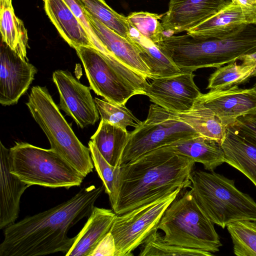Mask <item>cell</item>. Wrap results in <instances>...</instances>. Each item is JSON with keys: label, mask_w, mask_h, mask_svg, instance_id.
I'll list each match as a JSON object with an SVG mask.
<instances>
[{"label": "cell", "mask_w": 256, "mask_h": 256, "mask_svg": "<svg viewBox=\"0 0 256 256\" xmlns=\"http://www.w3.org/2000/svg\"><path fill=\"white\" fill-rule=\"evenodd\" d=\"M104 189V184L84 188L68 200L8 226L0 244V256L67 253L76 240V236L68 237V230L82 218L90 216Z\"/></svg>", "instance_id": "obj_1"}, {"label": "cell", "mask_w": 256, "mask_h": 256, "mask_svg": "<svg viewBox=\"0 0 256 256\" xmlns=\"http://www.w3.org/2000/svg\"><path fill=\"white\" fill-rule=\"evenodd\" d=\"M195 163L166 146L122 165L118 197L112 210L122 214L178 188H191Z\"/></svg>", "instance_id": "obj_2"}, {"label": "cell", "mask_w": 256, "mask_h": 256, "mask_svg": "<svg viewBox=\"0 0 256 256\" xmlns=\"http://www.w3.org/2000/svg\"><path fill=\"white\" fill-rule=\"evenodd\" d=\"M248 24L235 34L222 38L201 39L188 34L164 37L162 51L182 72L218 68L256 52V26Z\"/></svg>", "instance_id": "obj_3"}, {"label": "cell", "mask_w": 256, "mask_h": 256, "mask_svg": "<svg viewBox=\"0 0 256 256\" xmlns=\"http://www.w3.org/2000/svg\"><path fill=\"white\" fill-rule=\"evenodd\" d=\"M191 182L196 200L214 224L224 228L236 221H256V202L234 180L214 171L194 170Z\"/></svg>", "instance_id": "obj_4"}, {"label": "cell", "mask_w": 256, "mask_h": 256, "mask_svg": "<svg viewBox=\"0 0 256 256\" xmlns=\"http://www.w3.org/2000/svg\"><path fill=\"white\" fill-rule=\"evenodd\" d=\"M81 60L90 88L111 102L125 104L136 95H146L149 87L146 78L112 54L93 47L74 48Z\"/></svg>", "instance_id": "obj_5"}, {"label": "cell", "mask_w": 256, "mask_h": 256, "mask_svg": "<svg viewBox=\"0 0 256 256\" xmlns=\"http://www.w3.org/2000/svg\"><path fill=\"white\" fill-rule=\"evenodd\" d=\"M178 197V196H177ZM172 202L158 226L168 244L214 253L222 244L214 224L196 200L192 190Z\"/></svg>", "instance_id": "obj_6"}, {"label": "cell", "mask_w": 256, "mask_h": 256, "mask_svg": "<svg viewBox=\"0 0 256 256\" xmlns=\"http://www.w3.org/2000/svg\"><path fill=\"white\" fill-rule=\"evenodd\" d=\"M54 150L84 177L94 165L90 148L78 139L46 87L33 86L26 102Z\"/></svg>", "instance_id": "obj_7"}, {"label": "cell", "mask_w": 256, "mask_h": 256, "mask_svg": "<svg viewBox=\"0 0 256 256\" xmlns=\"http://www.w3.org/2000/svg\"><path fill=\"white\" fill-rule=\"evenodd\" d=\"M10 172L30 186H80L84 176L54 150L16 142L10 149Z\"/></svg>", "instance_id": "obj_8"}, {"label": "cell", "mask_w": 256, "mask_h": 256, "mask_svg": "<svg viewBox=\"0 0 256 256\" xmlns=\"http://www.w3.org/2000/svg\"><path fill=\"white\" fill-rule=\"evenodd\" d=\"M198 135L175 112L152 104L146 120L130 132L120 166L152 150Z\"/></svg>", "instance_id": "obj_9"}, {"label": "cell", "mask_w": 256, "mask_h": 256, "mask_svg": "<svg viewBox=\"0 0 256 256\" xmlns=\"http://www.w3.org/2000/svg\"><path fill=\"white\" fill-rule=\"evenodd\" d=\"M182 190L172 193L124 214L116 216L110 232L116 244L115 256H132V252L158 230L166 210Z\"/></svg>", "instance_id": "obj_10"}, {"label": "cell", "mask_w": 256, "mask_h": 256, "mask_svg": "<svg viewBox=\"0 0 256 256\" xmlns=\"http://www.w3.org/2000/svg\"><path fill=\"white\" fill-rule=\"evenodd\" d=\"M52 80L59 93L60 108L83 128L94 125L99 119V112L90 88L82 84L68 71L57 70Z\"/></svg>", "instance_id": "obj_11"}, {"label": "cell", "mask_w": 256, "mask_h": 256, "mask_svg": "<svg viewBox=\"0 0 256 256\" xmlns=\"http://www.w3.org/2000/svg\"><path fill=\"white\" fill-rule=\"evenodd\" d=\"M193 72L154 78L146 96L154 104L176 113L190 110L202 93Z\"/></svg>", "instance_id": "obj_12"}, {"label": "cell", "mask_w": 256, "mask_h": 256, "mask_svg": "<svg viewBox=\"0 0 256 256\" xmlns=\"http://www.w3.org/2000/svg\"><path fill=\"white\" fill-rule=\"evenodd\" d=\"M0 103L14 105L26 92L37 70L4 42L0 47Z\"/></svg>", "instance_id": "obj_13"}, {"label": "cell", "mask_w": 256, "mask_h": 256, "mask_svg": "<svg viewBox=\"0 0 256 256\" xmlns=\"http://www.w3.org/2000/svg\"><path fill=\"white\" fill-rule=\"evenodd\" d=\"M196 102L211 110L226 127L240 116L256 112V91L234 86L202 94Z\"/></svg>", "instance_id": "obj_14"}, {"label": "cell", "mask_w": 256, "mask_h": 256, "mask_svg": "<svg viewBox=\"0 0 256 256\" xmlns=\"http://www.w3.org/2000/svg\"><path fill=\"white\" fill-rule=\"evenodd\" d=\"M227 0H170L162 24L164 36L186 32L216 13Z\"/></svg>", "instance_id": "obj_15"}, {"label": "cell", "mask_w": 256, "mask_h": 256, "mask_svg": "<svg viewBox=\"0 0 256 256\" xmlns=\"http://www.w3.org/2000/svg\"><path fill=\"white\" fill-rule=\"evenodd\" d=\"M0 228L14 223L20 210V200L30 186L10 172V149L0 142Z\"/></svg>", "instance_id": "obj_16"}, {"label": "cell", "mask_w": 256, "mask_h": 256, "mask_svg": "<svg viewBox=\"0 0 256 256\" xmlns=\"http://www.w3.org/2000/svg\"><path fill=\"white\" fill-rule=\"evenodd\" d=\"M84 10L92 30L102 46L124 64L146 78L152 79L149 69L134 44L128 38L106 26L86 10Z\"/></svg>", "instance_id": "obj_17"}, {"label": "cell", "mask_w": 256, "mask_h": 256, "mask_svg": "<svg viewBox=\"0 0 256 256\" xmlns=\"http://www.w3.org/2000/svg\"><path fill=\"white\" fill-rule=\"evenodd\" d=\"M248 24L240 6L227 0L216 13L186 32L198 38H222L235 34Z\"/></svg>", "instance_id": "obj_18"}, {"label": "cell", "mask_w": 256, "mask_h": 256, "mask_svg": "<svg viewBox=\"0 0 256 256\" xmlns=\"http://www.w3.org/2000/svg\"><path fill=\"white\" fill-rule=\"evenodd\" d=\"M48 18L61 36L72 48L93 47L84 27L64 0H42Z\"/></svg>", "instance_id": "obj_19"}, {"label": "cell", "mask_w": 256, "mask_h": 256, "mask_svg": "<svg viewBox=\"0 0 256 256\" xmlns=\"http://www.w3.org/2000/svg\"><path fill=\"white\" fill-rule=\"evenodd\" d=\"M117 214L112 210L94 206L82 230L66 256H90L105 236L110 232Z\"/></svg>", "instance_id": "obj_20"}, {"label": "cell", "mask_w": 256, "mask_h": 256, "mask_svg": "<svg viewBox=\"0 0 256 256\" xmlns=\"http://www.w3.org/2000/svg\"><path fill=\"white\" fill-rule=\"evenodd\" d=\"M168 146L176 154L202 164L204 169L210 172L225 162L221 146L200 135L176 142Z\"/></svg>", "instance_id": "obj_21"}, {"label": "cell", "mask_w": 256, "mask_h": 256, "mask_svg": "<svg viewBox=\"0 0 256 256\" xmlns=\"http://www.w3.org/2000/svg\"><path fill=\"white\" fill-rule=\"evenodd\" d=\"M225 162L247 177L256 187V147L227 127L220 144Z\"/></svg>", "instance_id": "obj_22"}, {"label": "cell", "mask_w": 256, "mask_h": 256, "mask_svg": "<svg viewBox=\"0 0 256 256\" xmlns=\"http://www.w3.org/2000/svg\"><path fill=\"white\" fill-rule=\"evenodd\" d=\"M129 39L136 47L140 55L149 69L152 80L182 73L158 46L129 26Z\"/></svg>", "instance_id": "obj_23"}, {"label": "cell", "mask_w": 256, "mask_h": 256, "mask_svg": "<svg viewBox=\"0 0 256 256\" xmlns=\"http://www.w3.org/2000/svg\"><path fill=\"white\" fill-rule=\"evenodd\" d=\"M0 31L2 42L21 58L28 60V30L16 16L12 0H0Z\"/></svg>", "instance_id": "obj_24"}, {"label": "cell", "mask_w": 256, "mask_h": 256, "mask_svg": "<svg viewBox=\"0 0 256 256\" xmlns=\"http://www.w3.org/2000/svg\"><path fill=\"white\" fill-rule=\"evenodd\" d=\"M127 130L100 120L90 140L110 165L120 167L122 154L129 138Z\"/></svg>", "instance_id": "obj_25"}, {"label": "cell", "mask_w": 256, "mask_h": 256, "mask_svg": "<svg viewBox=\"0 0 256 256\" xmlns=\"http://www.w3.org/2000/svg\"><path fill=\"white\" fill-rule=\"evenodd\" d=\"M175 114L200 135L214 140L220 145L224 141L226 128L211 110L202 104L196 101L190 110Z\"/></svg>", "instance_id": "obj_26"}, {"label": "cell", "mask_w": 256, "mask_h": 256, "mask_svg": "<svg viewBox=\"0 0 256 256\" xmlns=\"http://www.w3.org/2000/svg\"><path fill=\"white\" fill-rule=\"evenodd\" d=\"M256 68L254 62L242 61L226 64L217 68L210 76L206 89L222 90L244 84L252 78Z\"/></svg>", "instance_id": "obj_27"}, {"label": "cell", "mask_w": 256, "mask_h": 256, "mask_svg": "<svg viewBox=\"0 0 256 256\" xmlns=\"http://www.w3.org/2000/svg\"><path fill=\"white\" fill-rule=\"evenodd\" d=\"M82 8L106 26L121 36L128 38L126 17L110 8L104 0H78Z\"/></svg>", "instance_id": "obj_28"}, {"label": "cell", "mask_w": 256, "mask_h": 256, "mask_svg": "<svg viewBox=\"0 0 256 256\" xmlns=\"http://www.w3.org/2000/svg\"><path fill=\"white\" fill-rule=\"evenodd\" d=\"M237 256H256V221L239 220L226 226Z\"/></svg>", "instance_id": "obj_29"}, {"label": "cell", "mask_w": 256, "mask_h": 256, "mask_svg": "<svg viewBox=\"0 0 256 256\" xmlns=\"http://www.w3.org/2000/svg\"><path fill=\"white\" fill-rule=\"evenodd\" d=\"M212 256L213 254L200 250L189 248L168 244L156 230L142 244L138 256Z\"/></svg>", "instance_id": "obj_30"}, {"label": "cell", "mask_w": 256, "mask_h": 256, "mask_svg": "<svg viewBox=\"0 0 256 256\" xmlns=\"http://www.w3.org/2000/svg\"><path fill=\"white\" fill-rule=\"evenodd\" d=\"M88 144L94 166L103 182L105 192L108 196L112 208L116 204L118 194L120 167H115L108 164L91 140Z\"/></svg>", "instance_id": "obj_31"}, {"label": "cell", "mask_w": 256, "mask_h": 256, "mask_svg": "<svg viewBox=\"0 0 256 256\" xmlns=\"http://www.w3.org/2000/svg\"><path fill=\"white\" fill-rule=\"evenodd\" d=\"M163 14L147 12H135L126 17L130 26L132 27L146 38L156 44L164 40L165 37L162 20Z\"/></svg>", "instance_id": "obj_32"}, {"label": "cell", "mask_w": 256, "mask_h": 256, "mask_svg": "<svg viewBox=\"0 0 256 256\" xmlns=\"http://www.w3.org/2000/svg\"><path fill=\"white\" fill-rule=\"evenodd\" d=\"M94 100L101 120L105 122L124 130L130 126L136 128L142 122L125 104H116L97 98Z\"/></svg>", "instance_id": "obj_33"}, {"label": "cell", "mask_w": 256, "mask_h": 256, "mask_svg": "<svg viewBox=\"0 0 256 256\" xmlns=\"http://www.w3.org/2000/svg\"><path fill=\"white\" fill-rule=\"evenodd\" d=\"M228 127L256 147V112L239 117Z\"/></svg>", "instance_id": "obj_34"}, {"label": "cell", "mask_w": 256, "mask_h": 256, "mask_svg": "<svg viewBox=\"0 0 256 256\" xmlns=\"http://www.w3.org/2000/svg\"><path fill=\"white\" fill-rule=\"evenodd\" d=\"M76 16L78 19L86 30L92 42L96 48L102 52L106 53V50L100 42L98 37L92 30L88 18L78 0H64Z\"/></svg>", "instance_id": "obj_35"}, {"label": "cell", "mask_w": 256, "mask_h": 256, "mask_svg": "<svg viewBox=\"0 0 256 256\" xmlns=\"http://www.w3.org/2000/svg\"><path fill=\"white\" fill-rule=\"evenodd\" d=\"M116 250L114 238L109 232L98 243L90 256H115Z\"/></svg>", "instance_id": "obj_36"}, {"label": "cell", "mask_w": 256, "mask_h": 256, "mask_svg": "<svg viewBox=\"0 0 256 256\" xmlns=\"http://www.w3.org/2000/svg\"><path fill=\"white\" fill-rule=\"evenodd\" d=\"M248 24H256V0H236Z\"/></svg>", "instance_id": "obj_37"}, {"label": "cell", "mask_w": 256, "mask_h": 256, "mask_svg": "<svg viewBox=\"0 0 256 256\" xmlns=\"http://www.w3.org/2000/svg\"><path fill=\"white\" fill-rule=\"evenodd\" d=\"M240 60L252 62L256 65V52L249 56H244L240 59ZM252 77H256V68L252 76Z\"/></svg>", "instance_id": "obj_38"}, {"label": "cell", "mask_w": 256, "mask_h": 256, "mask_svg": "<svg viewBox=\"0 0 256 256\" xmlns=\"http://www.w3.org/2000/svg\"><path fill=\"white\" fill-rule=\"evenodd\" d=\"M231 0L232 2H233L234 3L238 4L236 0Z\"/></svg>", "instance_id": "obj_39"}, {"label": "cell", "mask_w": 256, "mask_h": 256, "mask_svg": "<svg viewBox=\"0 0 256 256\" xmlns=\"http://www.w3.org/2000/svg\"><path fill=\"white\" fill-rule=\"evenodd\" d=\"M253 88L254 89V90L256 91V83L254 84V85L253 86Z\"/></svg>", "instance_id": "obj_40"}]
</instances>
